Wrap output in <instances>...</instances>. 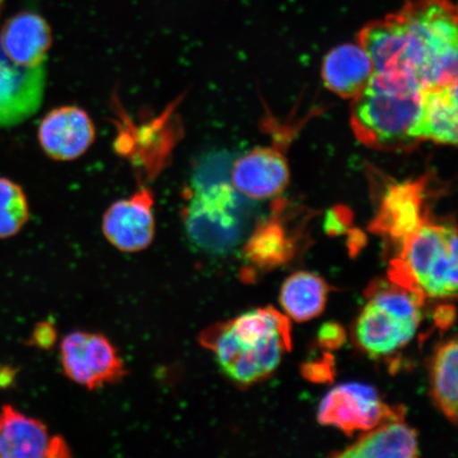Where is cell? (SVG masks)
<instances>
[{
    "label": "cell",
    "mask_w": 458,
    "mask_h": 458,
    "mask_svg": "<svg viewBox=\"0 0 458 458\" xmlns=\"http://www.w3.org/2000/svg\"><path fill=\"white\" fill-rule=\"evenodd\" d=\"M184 210L191 242L205 253L225 255L242 242L249 211L231 182L194 184Z\"/></svg>",
    "instance_id": "3"
},
{
    "label": "cell",
    "mask_w": 458,
    "mask_h": 458,
    "mask_svg": "<svg viewBox=\"0 0 458 458\" xmlns=\"http://www.w3.org/2000/svg\"><path fill=\"white\" fill-rule=\"evenodd\" d=\"M418 327L400 322L381 308L369 302L356 328L360 346L372 357L387 356L413 339Z\"/></svg>",
    "instance_id": "18"
},
{
    "label": "cell",
    "mask_w": 458,
    "mask_h": 458,
    "mask_svg": "<svg viewBox=\"0 0 458 458\" xmlns=\"http://www.w3.org/2000/svg\"><path fill=\"white\" fill-rule=\"evenodd\" d=\"M457 254L454 225H432L427 221L401 243L400 258L408 265L421 289L428 277L445 276L456 271Z\"/></svg>",
    "instance_id": "6"
},
{
    "label": "cell",
    "mask_w": 458,
    "mask_h": 458,
    "mask_svg": "<svg viewBox=\"0 0 458 458\" xmlns=\"http://www.w3.org/2000/svg\"><path fill=\"white\" fill-rule=\"evenodd\" d=\"M301 374L305 377V379L314 383L334 381L335 376V360L330 353H325L324 357L303 364Z\"/></svg>",
    "instance_id": "25"
},
{
    "label": "cell",
    "mask_w": 458,
    "mask_h": 458,
    "mask_svg": "<svg viewBox=\"0 0 458 458\" xmlns=\"http://www.w3.org/2000/svg\"><path fill=\"white\" fill-rule=\"evenodd\" d=\"M370 303L393 315L400 322L420 326V308L425 303L426 294L403 288L391 280H376L365 292Z\"/></svg>",
    "instance_id": "22"
},
{
    "label": "cell",
    "mask_w": 458,
    "mask_h": 458,
    "mask_svg": "<svg viewBox=\"0 0 458 458\" xmlns=\"http://www.w3.org/2000/svg\"><path fill=\"white\" fill-rule=\"evenodd\" d=\"M56 340V332L54 325L48 322L38 324L31 336L33 345L39 348H49Z\"/></svg>",
    "instance_id": "28"
},
{
    "label": "cell",
    "mask_w": 458,
    "mask_h": 458,
    "mask_svg": "<svg viewBox=\"0 0 458 458\" xmlns=\"http://www.w3.org/2000/svg\"><path fill=\"white\" fill-rule=\"evenodd\" d=\"M71 456L65 440L51 435L36 418L28 417L13 406L0 411V458H65Z\"/></svg>",
    "instance_id": "9"
},
{
    "label": "cell",
    "mask_w": 458,
    "mask_h": 458,
    "mask_svg": "<svg viewBox=\"0 0 458 458\" xmlns=\"http://www.w3.org/2000/svg\"><path fill=\"white\" fill-rule=\"evenodd\" d=\"M200 344L216 356L223 372L233 382L250 386L267 377L257 349L243 345L233 335L228 322L210 326L200 335Z\"/></svg>",
    "instance_id": "15"
},
{
    "label": "cell",
    "mask_w": 458,
    "mask_h": 458,
    "mask_svg": "<svg viewBox=\"0 0 458 458\" xmlns=\"http://www.w3.org/2000/svg\"><path fill=\"white\" fill-rule=\"evenodd\" d=\"M61 363L71 380L94 389L123 380L127 369L106 336L73 331L61 344Z\"/></svg>",
    "instance_id": "4"
},
{
    "label": "cell",
    "mask_w": 458,
    "mask_h": 458,
    "mask_svg": "<svg viewBox=\"0 0 458 458\" xmlns=\"http://www.w3.org/2000/svg\"><path fill=\"white\" fill-rule=\"evenodd\" d=\"M456 340L439 346L432 363V391L435 403L445 416L457 422V359Z\"/></svg>",
    "instance_id": "23"
},
{
    "label": "cell",
    "mask_w": 458,
    "mask_h": 458,
    "mask_svg": "<svg viewBox=\"0 0 458 458\" xmlns=\"http://www.w3.org/2000/svg\"><path fill=\"white\" fill-rule=\"evenodd\" d=\"M358 39L369 55L375 72L413 74L408 67L409 34L398 13L371 21L360 30Z\"/></svg>",
    "instance_id": "13"
},
{
    "label": "cell",
    "mask_w": 458,
    "mask_h": 458,
    "mask_svg": "<svg viewBox=\"0 0 458 458\" xmlns=\"http://www.w3.org/2000/svg\"><path fill=\"white\" fill-rule=\"evenodd\" d=\"M38 139L46 156L57 162H71L81 157L93 145L96 128L83 108L59 106L43 118Z\"/></svg>",
    "instance_id": "10"
},
{
    "label": "cell",
    "mask_w": 458,
    "mask_h": 458,
    "mask_svg": "<svg viewBox=\"0 0 458 458\" xmlns=\"http://www.w3.org/2000/svg\"><path fill=\"white\" fill-rule=\"evenodd\" d=\"M457 101V82L423 90L422 140H431L438 145H456Z\"/></svg>",
    "instance_id": "20"
},
{
    "label": "cell",
    "mask_w": 458,
    "mask_h": 458,
    "mask_svg": "<svg viewBox=\"0 0 458 458\" xmlns=\"http://www.w3.org/2000/svg\"><path fill=\"white\" fill-rule=\"evenodd\" d=\"M403 408L381 403L375 388L360 383H347L326 394L318 410V421L342 429L352 437L386 421L403 420Z\"/></svg>",
    "instance_id": "5"
},
{
    "label": "cell",
    "mask_w": 458,
    "mask_h": 458,
    "mask_svg": "<svg viewBox=\"0 0 458 458\" xmlns=\"http://www.w3.org/2000/svg\"><path fill=\"white\" fill-rule=\"evenodd\" d=\"M329 285L318 275L299 272L285 280L280 292V303L296 322H307L324 311Z\"/></svg>",
    "instance_id": "21"
},
{
    "label": "cell",
    "mask_w": 458,
    "mask_h": 458,
    "mask_svg": "<svg viewBox=\"0 0 458 458\" xmlns=\"http://www.w3.org/2000/svg\"><path fill=\"white\" fill-rule=\"evenodd\" d=\"M0 44L9 59L17 65H44L53 45V33L41 15L21 13L4 21L0 31Z\"/></svg>",
    "instance_id": "14"
},
{
    "label": "cell",
    "mask_w": 458,
    "mask_h": 458,
    "mask_svg": "<svg viewBox=\"0 0 458 458\" xmlns=\"http://www.w3.org/2000/svg\"><path fill=\"white\" fill-rule=\"evenodd\" d=\"M375 68L369 55L358 44H344L325 56L323 81L332 93L354 99L368 88Z\"/></svg>",
    "instance_id": "16"
},
{
    "label": "cell",
    "mask_w": 458,
    "mask_h": 458,
    "mask_svg": "<svg viewBox=\"0 0 458 458\" xmlns=\"http://www.w3.org/2000/svg\"><path fill=\"white\" fill-rule=\"evenodd\" d=\"M427 221L425 185L421 182H404L386 189L370 229L403 243Z\"/></svg>",
    "instance_id": "12"
},
{
    "label": "cell",
    "mask_w": 458,
    "mask_h": 458,
    "mask_svg": "<svg viewBox=\"0 0 458 458\" xmlns=\"http://www.w3.org/2000/svg\"><path fill=\"white\" fill-rule=\"evenodd\" d=\"M352 217L347 209L342 208L330 211L326 217L325 229L331 236H337L347 231Z\"/></svg>",
    "instance_id": "27"
},
{
    "label": "cell",
    "mask_w": 458,
    "mask_h": 458,
    "mask_svg": "<svg viewBox=\"0 0 458 458\" xmlns=\"http://www.w3.org/2000/svg\"><path fill=\"white\" fill-rule=\"evenodd\" d=\"M29 219L26 194L16 182L0 177V239L15 236Z\"/></svg>",
    "instance_id": "24"
},
{
    "label": "cell",
    "mask_w": 458,
    "mask_h": 458,
    "mask_svg": "<svg viewBox=\"0 0 458 458\" xmlns=\"http://www.w3.org/2000/svg\"><path fill=\"white\" fill-rule=\"evenodd\" d=\"M364 244V236L362 233H354L351 237V242H349V250H351V253L352 255L357 254L360 248H362Z\"/></svg>",
    "instance_id": "30"
},
{
    "label": "cell",
    "mask_w": 458,
    "mask_h": 458,
    "mask_svg": "<svg viewBox=\"0 0 458 458\" xmlns=\"http://www.w3.org/2000/svg\"><path fill=\"white\" fill-rule=\"evenodd\" d=\"M276 213L258 223L244 245L246 261L260 270L270 271L285 265L297 251V238L280 219L279 208Z\"/></svg>",
    "instance_id": "17"
},
{
    "label": "cell",
    "mask_w": 458,
    "mask_h": 458,
    "mask_svg": "<svg viewBox=\"0 0 458 458\" xmlns=\"http://www.w3.org/2000/svg\"><path fill=\"white\" fill-rule=\"evenodd\" d=\"M290 171L283 154L272 148L258 147L234 162L231 184L242 197L267 199L279 196L288 186Z\"/></svg>",
    "instance_id": "11"
},
{
    "label": "cell",
    "mask_w": 458,
    "mask_h": 458,
    "mask_svg": "<svg viewBox=\"0 0 458 458\" xmlns=\"http://www.w3.org/2000/svg\"><path fill=\"white\" fill-rule=\"evenodd\" d=\"M153 208V193L148 188H140L133 196L116 200L103 216V234L124 253L146 250L156 236Z\"/></svg>",
    "instance_id": "7"
},
{
    "label": "cell",
    "mask_w": 458,
    "mask_h": 458,
    "mask_svg": "<svg viewBox=\"0 0 458 458\" xmlns=\"http://www.w3.org/2000/svg\"><path fill=\"white\" fill-rule=\"evenodd\" d=\"M423 90L413 74L375 72L353 99L351 123L357 139L380 150L408 148L422 141Z\"/></svg>",
    "instance_id": "1"
},
{
    "label": "cell",
    "mask_w": 458,
    "mask_h": 458,
    "mask_svg": "<svg viewBox=\"0 0 458 458\" xmlns=\"http://www.w3.org/2000/svg\"><path fill=\"white\" fill-rule=\"evenodd\" d=\"M455 314L454 306H440L434 312V323L440 330L446 331L454 324Z\"/></svg>",
    "instance_id": "29"
},
{
    "label": "cell",
    "mask_w": 458,
    "mask_h": 458,
    "mask_svg": "<svg viewBox=\"0 0 458 458\" xmlns=\"http://www.w3.org/2000/svg\"><path fill=\"white\" fill-rule=\"evenodd\" d=\"M418 455L417 433L405 425L403 420L382 423L360 437L356 444L335 454L343 458H414Z\"/></svg>",
    "instance_id": "19"
},
{
    "label": "cell",
    "mask_w": 458,
    "mask_h": 458,
    "mask_svg": "<svg viewBox=\"0 0 458 458\" xmlns=\"http://www.w3.org/2000/svg\"><path fill=\"white\" fill-rule=\"evenodd\" d=\"M45 66L24 67L11 61L0 44V128L24 123L41 107Z\"/></svg>",
    "instance_id": "8"
},
{
    "label": "cell",
    "mask_w": 458,
    "mask_h": 458,
    "mask_svg": "<svg viewBox=\"0 0 458 458\" xmlns=\"http://www.w3.org/2000/svg\"><path fill=\"white\" fill-rule=\"evenodd\" d=\"M319 345L329 351L341 348L347 340L346 331L337 323H326L318 334Z\"/></svg>",
    "instance_id": "26"
},
{
    "label": "cell",
    "mask_w": 458,
    "mask_h": 458,
    "mask_svg": "<svg viewBox=\"0 0 458 458\" xmlns=\"http://www.w3.org/2000/svg\"><path fill=\"white\" fill-rule=\"evenodd\" d=\"M409 32V63L423 89L457 82V13L450 0H410L398 11Z\"/></svg>",
    "instance_id": "2"
}]
</instances>
